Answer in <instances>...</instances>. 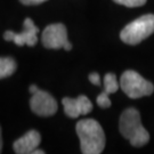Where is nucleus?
Instances as JSON below:
<instances>
[{"mask_svg":"<svg viewBox=\"0 0 154 154\" xmlns=\"http://www.w3.org/2000/svg\"><path fill=\"white\" fill-rule=\"evenodd\" d=\"M113 1L126 7H139L143 6L147 0H113Z\"/></svg>","mask_w":154,"mask_h":154,"instance_id":"f8f14e48","label":"nucleus"},{"mask_svg":"<svg viewBox=\"0 0 154 154\" xmlns=\"http://www.w3.org/2000/svg\"><path fill=\"white\" fill-rule=\"evenodd\" d=\"M30 93L32 94V97L30 99V107L33 113L39 116H51L57 112V102L50 94L40 90L35 85L30 87Z\"/></svg>","mask_w":154,"mask_h":154,"instance_id":"39448f33","label":"nucleus"},{"mask_svg":"<svg viewBox=\"0 0 154 154\" xmlns=\"http://www.w3.org/2000/svg\"><path fill=\"white\" fill-rule=\"evenodd\" d=\"M41 136L37 130H30L21 138L14 142L13 149L17 154H32V152L39 146Z\"/></svg>","mask_w":154,"mask_h":154,"instance_id":"1a4fd4ad","label":"nucleus"},{"mask_svg":"<svg viewBox=\"0 0 154 154\" xmlns=\"http://www.w3.org/2000/svg\"><path fill=\"white\" fill-rule=\"evenodd\" d=\"M62 103L65 114L72 119H75L80 116H86L93 111V103L85 95H80L77 98L64 97Z\"/></svg>","mask_w":154,"mask_h":154,"instance_id":"6e6552de","label":"nucleus"},{"mask_svg":"<svg viewBox=\"0 0 154 154\" xmlns=\"http://www.w3.org/2000/svg\"><path fill=\"white\" fill-rule=\"evenodd\" d=\"M2 151V137H1V127H0V153Z\"/></svg>","mask_w":154,"mask_h":154,"instance_id":"f3484780","label":"nucleus"},{"mask_svg":"<svg viewBox=\"0 0 154 154\" xmlns=\"http://www.w3.org/2000/svg\"><path fill=\"white\" fill-rule=\"evenodd\" d=\"M32 154H45V151H42V149H34L32 152Z\"/></svg>","mask_w":154,"mask_h":154,"instance_id":"dca6fc26","label":"nucleus"},{"mask_svg":"<svg viewBox=\"0 0 154 154\" xmlns=\"http://www.w3.org/2000/svg\"><path fill=\"white\" fill-rule=\"evenodd\" d=\"M154 32V15L147 14L138 17L122 29L120 39L127 45H137Z\"/></svg>","mask_w":154,"mask_h":154,"instance_id":"7ed1b4c3","label":"nucleus"},{"mask_svg":"<svg viewBox=\"0 0 154 154\" xmlns=\"http://www.w3.org/2000/svg\"><path fill=\"white\" fill-rule=\"evenodd\" d=\"M39 32L38 26L34 25V23L31 18L24 20V29L21 33H15L13 31H6L4 34V39L6 41H14L17 46H35L38 42L37 33Z\"/></svg>","mask_w":154,"mask_h":154,"instance_id":"0eeeda50","label":"nucleus"},{"mask_svg":"<svg viewBox=\"0 0 154 154\" xmlns=\"http://www.w3.org/2000/svg\"><path fill=\"white\" fill-rule=\"evenodd\" d=\"M120 85L118 83L116 77L114 73H106L104 77V91L103 94L110 95V94L116 93Z\"/></svg>","mask_w":154,"mask_h":154,"instance_id":"9b49d317","label":"nucleus"},{"mask_svg":"<svg viewBox=\"0 0 154 154\" xmlns=\"http://www.w3.org/2000/svg\"><path fill=\"white\" fill-rule=\"evenodd\" d=\"M17 69V63L11 57H0V79L11 77Z\"/></svg>","mask_w":154,"mask_h":154,"instance_id":"9d476101","label":"nucleus"},{"mask_svg":"<svg viewBox=\"0 0 154 154\" xmlns=\"http://www.w3.org/2000/svg\"><path fill=\"white\" fill-rule=\"evenodd\" d=\"M89 81L95 85V86H99L100 85V77H99L98 73H96V72H93V73H90L89 74Z\"/></svg>","mask_w":154,"mask_h":154,"instance_id":"4468645a","label":"nucleus"},{"mask_svg":"<svg viewBox=\"0 0 154 154\" xmlns=\"http://www.w3.org/2000/svg\"><path fill=\"white\" fill-rule=\"evenodd\" d=\"M120 87L128 97L134 99L149 96L154 91L153 83L132 70L122 73L120 78Z\"/></svg>","mask_w":154,"mask_h":154,"instance_id":"20e7f679","label":"nucleus"},{"mask_svg":"<svg viewBox=\"0 0 154 154\" xmlns=\"http://www.w3.org/2000/svg\"><path fill=\"white\" fill-rule=\"evenodd\" d=\"M21 2H22L23 5H40V4H42L45 1H47V0H20Z\"/></svg>","mask_w":154,"mask_h":154,"instance_id":"2eb2a0df","label":"nucleus"},{"mask_svg":"<svg viewBox=\"0 0 154 154\" xmlns=\"http://www.w3.org/2000/svg\"><path fill=\"white\" fill-rule=\"evenodd\" d=\"M80 149L83 154H100L105 147V134L102 126L94 119H83L75 126Z\"/></svg>","mask_w":154,"mask_h":154,"instance_id":"f257e3e1","label":"nucleus"},{"mask_svg":"<svg viewBox=\"0 0 154 154\" xmlns=\"http://www.w3.org/2000/svg\"><path fill=\"white\" fill-rule=\"evenodd\" d=\"M97 104L102 109H109L111 106V99L109 98V95H105L103 93L99 94L97 97Z\"/></svg>","mask_w":154,"mask_h":154,"instance_id":"ddd939ff","label":"nucleus"},{"mask_svg":"<svg viewBox=\"0 0 154 154\" xmlns=\"http://www.w3.org/2000/svg\"><path fill=\"white\" fill-rule=\"evenodd\" d=\"M119 129L122 136L135 147H142L149 143V134L142 125L139 112L134 107H129L122 112Z\"/></svg>","mask_w":154,"mask_h":154,"instance_id":"f03ea898","label":"nucleus"},{"mask_svg":"<svg viewBox=\"0 0 154 154\" xmlns=\"http://www.w3.org/2000/svg\"><path fill=\"white\" fill-rule=\"evenodd\" d=\"M41 41L44 47L48 49H63L71 50L72 44L67 39V30L62 23L50 24L42 31Z\"/></svg>","mask_w":154,"mask_h":154,"instance_id":"423d86ee","label":"nucleus"}]
</instances>
